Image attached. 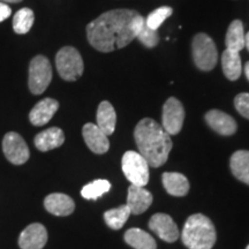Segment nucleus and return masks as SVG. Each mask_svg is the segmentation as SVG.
<instances>
[{
    "instance_id": "nucleus-3",
    "label": "nucleus",
    "mask_w": 249,
    "mask_h": 249,
    "mask_svg": "<svg viewBox=\"0 0 249 249\" xmlns=\"http://www.w3.org/2000/svg\"><path fill=\"white\" fill-rule=\"evenodd\" d=\"M181 239L188 249H211L216 244V229L204 214H192L183 226Z\"/></svg>"
},
{
    "instance_id": "nucleus-18",
    "label": "nucleus",
    "mask_w": 249,
    "mask_h": 249,
    "mask_svg": "<svg viewBox=\"0 0 249 249\" xmlns=\"http://www.w3.org/2000/svg\"><path fill=\"white\" fill-rule=\"evenodd\" d=\"M117 124V114L114 111V107L107 101H103L99 104L97 110V126L103 132L107 134V136L112 135L116 130Z\"/></svg>"
},
{
    "instance_id": "nucleus-23",
    "label": "nucleus",
    "mask_w": 249,
    "mask_h": 249,
    "mask_svg": "<svg viewBox=\"0 0 249 249\" xmlns=\"http://www.w3.org/2000/svg\"><path fill=\"white\" fill-rule=\"evenodd\" d=\"M226 49L240 52L245 48V30L240 20H234L230 24L225 38Z\"/></svg>"
},
{
    "instance_id": "nucleus-11",
    "label": "nucleus",
    "mask_w": 249,
    "mask_h": 249,
    "mask_svg": "<svg viewBox=\"0 0 249 249\" xmlns=\"http://www.w3.org/2000/svg\"><path fill=\"white\" fill-rule=\"evenodd\" d=\"M48 242V231L39 223L30 224L18 236V246L21 249H43Z\"/></svg>"
},
{
    "instance_id": "nucleus-24",
    "label": "nucleus",
    "mask_w": 249,
    "mask_h": 249,
    "mask_svg": "<svg viewBox=\"0 0 249 249\" xmlns=\"http://www.w3.org/2000/svg\"><path fill=\"white\" fill-rule=\"evenodd\" d=\"M130 214L132 213H130L129 208L126 204H124L121 207L107 210L104 213V220L112 230H120L126 224Z\"/></svg>"
},
{
    "instance_id": "nucleus-5",
    "label": "nucleus",
    "mask_w": 249,
    "mask_h": 249,
    "mask_svg": "<svg viewBox=\"0 0 249 249\" xmlns=\"http://www.w3.org/2000/svg\"><path fill=\"white\" fill-rule=\"evenodd\" d=\"M55 66L59 75L65 81H76L85 71L82 57L73 46H65L55 55Z\"/></svg>"
},
{
    "instance_id": "nucleus-14",
    "label": "nucleus",
    "mask_w": 249,
    "mask_h": 249,
    "mask_svg": "<svg viewBox=\"0 0 249 249\" xmlns=\"http://www.w3.org/2000/svg\"><path fill=\"white\" fill-rule=\"evenodd\" d=\"M152 203V194L144 187L130 185L127 195L126 205L129 208L130 213L134 214L143 213L149 209Z\"/></svg>"
},
{
    "instance_id": "nucleus-28",
    "label": "nucleus",
    "mask_w": 249,
    "mask_h": 249,
    "mask_svg": "<svg viewBox=\"0 0 249 249\" xmlns=\"http://www.w3.org/2000/svg\"><path fill=\"white\" fill-rule=\"evenodd\" d=\"M136 38H138L145 48L149 49L155 48V46L158 44V42H160V35H158L157 30L150 29L145 23L143 24V27L141 28V30H140Z\"/></svg>"
},
{
    "instance_id": "nucleus-25",
    "label": "nucleus",
    "mask_w": 249,
    "mask_h": 249,
    "mask_svg": "<svg viewBox=\"0 0 249 249\" xmlns=\"http://www.w3.org/2000/svg\"><path fill=\"white\" fill-rule=\"evenodd\" d=\"M35 21V14L30 8H21L13 18V29L18 35L29 33Z\"/></svg>"
},
{
    "instance_id": "nucleus-29",
    "label": "nucleus",
    "mask_w": 249,
    "mask_h": 249,
    "mask_svg": "<svg viewBox=\"0 0 249 249\" xmlns=\"http://www.w3.org/2000/svg\"><path fill=\"white\" fill-rule=\"evenodd\" d=\"M234 107L242 117L249 119V93H239L234 98Z\"/></svg>"
},
{
    "instance_id": "nucleus-8",
    "label": "nucleus",
    "mask_w": 249,
    "mask_h": 249,
    "mask_svg": "<svg viewBox=\"0 0 249 249\" xmlns=\"http://www.w3.org/2000/svg\"><path fill=\"white\" fill-rule=\"evenodd\" d=\"M2 151L8 161L14 165H22L29 160L30 151L20 134L9 132L2 140Z\"/></svg>"
},
{
    "instance_id": "nucleus-26",
    "label": "nucleus",
    "mask_w": 249,
    "mask_h": 249,
    "mask_svg": "<svg viewBox=\"0 0 249 249\" xmlns=\"http://www.w3.org/2000/svg\"><path fill=\"white\" fill-rule=\"evenodd\" d=\"M111 189V183L105 179H98L88 183L82 188L81 195L86 200H97Z\"/></svg>"
},
{
    "instance_id": "nucleus-21",
    "label": "nucleus",
    "mask_w": 249,
    "mask_h": 249,
    "mask_svg": "<svg viewBox=\"0 0 249 249\" xmlns=\"http://www.w3.org/2000/svg\"><path fill=\"white\" fill-rule=\"evenodd\" d=\"M230 166L233 176L240 181L249 185V151L239 150L232 155Z\"/></svg>"
},
{
    "instance_id": "nucleus-12",
    "label": "nucleus",
    "mask_w": 249,
    "mask_h": 249,
    "mask_svg": "<svg viewBox=\"0 0 249 249\" xmlns=\"http://www.w3.org/2000/svg\"><path fill=\"white\" fill-rule=\"evenodd\" d=\"M82 135L86 144L92 152L102 155L110 149V141L107 135L95 124H86L82 128Z\"/></svg>"
},
{
    "instance_id": "nucleus-27",
    "label": "nucleus",
    "mask_w": 249,
    "mask_h": 249,
    "mask_svg": "<svg viewBox=\"0 0 249 249\" xmlns=\"http://www.w3.org/2000/svg\"><path fill=\"white\" fill-rule=\"evenodd\" d=\"M173 13V9L169 7V6H163V7L156 8L155 11H152L150 14L148 15V18H145V24L150 28V29L158 30L165 20L167 18H170Z\"/></svg>"
},
{
    "instance_id": "nucleus-32",
    "label": "nucleus",
    "mask_w": 249,
    "mask_h": 249,
    "mask_svg": "<svg viewBox=\"0 0 249 249\" xmlns=\"http://www.w3.org/2000/svg\"><path fill=\"white\" fill-rule=\"evenodd\" d=\"M245 48H247L249 51V31L245 35Z\"/></svg>"
},
{
    "instance_id": "nucleus-22",
    "label": "nucleus",
    "mask_w": 249,
    "mask_h": 249,
    "mask_svg": "<svg viewBox=\"0 0 249 249\" xmlns=\"http://www.w3.org/2000/svg\"><path fill=\"white\" fill-rule=\"evenodd\" d=\"M124 241L134 249H156L155 239L141 229H129L124 233Z\"/></svg>"
},
{
    "instance_id": "nucleus-20",
    "label": "nucleus",
    "mask_w": 249,
    "mask_h": 249,
    "mask_svg": "<svg viewBox=\"0 0 249 249\" xmlns=\"http://www.w3.org/2000/svg\"><path fill=\"white\" fill-rule=\"evenodd\" d=\"M222 68L230 81L238 80L241 75L242 64L239 52L226 49L222 54Z\"/></svg>"
},
{
    "instance_id": "nucleus-1",
    "label": "nucleus",
    "mask_w": 249,
    "mask_h": 249,
    "mask_svg": "<svg viewBox=\"0 0 249 249\" xmlns=\"http://www.w3.org/2000/svg\"><path fill=\"white\" fill-rule=\"evenodd\" d=\"M145 18L132 9H113L99 15L87 26L90 45L101 52L126 48L136 38Z\"/></svg>"
},
{
    "instance_id": "nucleus-16",
    "label": "nucleus",
    "mask_w": 249,
    "mask_h": 249,
    "mask_svg": "<svg viewBox=\"0 0 249 249\" xmlns=\"http://www.w3.org/2000/svg\"><path fill=\"white\" fill-rule=\"evenodd\" d=\"M44 207L50 213L54 216H70L75 209V203L71 196L62 193H53L45 197Z\"/></svg>"
},
{
    "instance_id": "nucleus-30",
    "label": "nucleus",
    "mask_w": 249,
    "mask_h": 249,
    "mask_svg": "<svg viewBox=\"0 0 249 249\" xmlns=\"http://www.w3.org/2000/svg\"><path fill=\"white\" fill-rule=\"evenodd\" d=\"M12 14V9L9 8V6L5 2H0V22L5 21L6 18H8Z\"/></svg>"
},
{
    "instance_id": "nucleus-13",
    "label": "nucleus",
    "mask_w": 249,
    "mask_h": 249,
    "mask_svg": "<svg viewBox=\"0 0 249 249\" xmlns=\"http://www.w3.org/2000/svg\"><path fill=\"white\" fill-rule=\"evenodd\" d=\"M205 121L210 128L224 136H231L236 132L235 120L225 112L219 110H210L205 114Z\"/></svg>"
},
{
    "instance_id": "nucleus-31",
    "label": "nucleus",
    "mask_w": 249,
    "mask_h": 249,
    "mask_svg": "<svg viewBox=\"0 0 249 249\" xmlns=\"http://www.w3.org/2000/svg\"><path fill=\"white\" fill-rule=\"evenodd\" d=\"M22 0H0V2H5V4H17V2H21Z\"/></svg>"
},
{
    "instance_id": "nucleus-34",
    "label": "nucleus",
    "mask_w": 249,
    "mask_h": 249,
    "mask_svg": "<svg viewBox=\"0 0 249 249\" xmlns=\"http://www.w3.org/2000/svg\"><path fill=\"white\" fill-rule=\"evenodd\" d=\"M246 249H249V245H248V246H247V248H246Z\"/></svg>"
},
{
    "instance_id": "nucleus-2",
    "label": "nucleus",
    "mask_w": 249,
    "mask_h": 249,
    "mask_svg": "<svg viewBox=\"0 0 249 249\" xmlns=\"http://www.w3.org/2000/svg\"><path fill=\"white\" fill-rule=\"evenodd\" d=\"M134 139L139 152L145 158L149 166L160 167L166 163L172 149V140L157 121L150 118L142 119L136 124Z\"/></svg>"
},
{
    "instance_id": "nucleus-10",
    "label": "nucleus",
    "mask_w": 249,
    "mask_h": 249,
    "mask_svg": "<svg viewBox=\"0 0 249 249\" xmlns=\"http://www.w3.org/2000/svg\"><path fill=\"white\" fill-rule=\"evenodd\" d=\"M149 229L166 242H174L180 235L177 224L172 217L166 213L154 214L149 220Z\"/></svg>"
},
{
    "instance_id": "nucleus-15",
    "label": "nucleus",
    "mask_w": 249,
    "mask_h": 249,
    "mask_svg": "<svg viewBox=\"0 0 249 249\" xmlns=\"http://www.w3.org/2000/svg\"><path fill=\"white\" fill-rule=\"evenodd\" d=\"M59 108V103L53 98H44L37 103L29 113V120L34 126H44L52 119Z\"/></svg>"
},
{
    "instance_id": "nucleus-17",
    "label": "nucleus",
    "mask_w": 249,
    "mask_h": 249,
    "mask_svg": "<svg viewBox=\"0 0 249 249\" xmlns=\"http://www.w3.org/2000/svg\"><path fill=\"white\" fill-rule=\"evenodd\" d=\"M65 134L58 127H51L39 134L35 138V145L40 151H50L52 149L59 148L64 144Z\"/></svg>"
},
{
    "instance_id": "nucleus-19",
    "label": "nucleus",
    "mask_w": 249,
    "mask_h": 249,
    "mask_svg": "<svg viewBox=\"0 0 249 249\" xmlns=\"http://www.w3.org/2000/svg\"><path fill=\"white\" fill-rule=\"evenodd\" d=\"M161 180L166 192L173 196H185L189 191L188 179L181 173L165 172Z\"/></svg>"
},
{
    "instance_id": "nucleus-7",
    "label": "nucleus",
    "mask_w": 249,
    "mask_h": 249,
    "mask_svg": "<svg viewBox=\"0 0 249 249\" xmlns=\"http://www.w3.org/2000/svg\"><path fill=\"white\" fill-rule=\"evenodd\" d=\"M52 80V67L49 59L44 55H36L29 65V85L30 91L34 95H40L50 86Z\"/></svg>"
},
{
    "instance_id": "nucleus-33",
    "label": "nucleus",
    "mask_w": 249,
    "mask_h": 249,
    "mask_svg": "<svg viewBox=\"0 0 249 249\" xmlns=\"http://www.w3.org/2000/svg\"><path fill=\"white\" fill-rule=\"evenodd\" d=\"M245 74H246V76H247V79L249 81V61L245 65Z\"/></svg>"
},
{
    "instance_id": "nucleus-4",
    "label": "nucleus",
    "mask_w": 249,
    "mask_h": 249,
    "mask_svg": "<svg viewBox=\"0 0 249 249\" xmlns=\"http://www.w3.org/2000/svg\"><path fill=\"white\" fill-rule=\"evenodd\" d=\"M193 59L196 67L203 71H209L216 67L218 52L214 42L207 34H197L193 38Z\"/></svg>"
},
{
    "instance_id": "nucleus-6",
    "label": "nucleus",
    "mask_w": 249,
    "mask_h": 249,
    "mask_svg": "<svg viewBox=\"0 0 249 249\" xmlns=\"http://www.w3.org/2000/svg\"><path fill=\"white\" fill-rule=\"evenodd\" d=\"M121 169L132 185L144 187L149 181V164L145 158L136 151L124 152L121 160Z\"/></svg>"
},
{
    "instance_id": "nucleus-9",
    "label": "nucleus",
    "mask_w": 249,
    "mask_h": 249,
    "mask_svg": "<svg viewBox=\"0 0 249 249\" xmlns=\"http://www.w3.org/2000/svg\"><path fill=\"white\" fill-rule=\"evenodd\" d=\"M183 120H185V108L181 102L177 98L171 97L165 102L161 114V123L165 132L170 135H177L182 128Z\"/></svg>"
}]
</instances>
